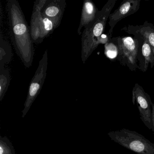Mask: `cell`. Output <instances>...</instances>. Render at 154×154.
<instances>
[{
	"instance_id": "15",
	"label": "cell",
	"mask_w": 154,
	"mask_h": 154,
	"mask_svg": "<svg viewBox=\"0 0 154 154\" xmlns=\"http://www.w3.org/2000/svg\"><path fill=\"white\" fill-rule=\"evenodd\" d=\"M11 82L9 70L6 67L0 69V101L4 98Z\"/></svg>"
},
{
	"instance_id": "4",
	"label": "cell",
	"mask_w": 154,
	"mask_h": 154,
	"mask_svg": "<svg viewBox=\"0 0 154 154\" xmlns=\"http://www.w3.org/2000/svg\"><path fill=\"white\" fill-rule=\"evenodd\" d=\"M48 64V50H46L39 61L38 67L30 82L27 96L24 103V108L22 112L23 118L26 115L33 103L41 91L46 77Z\"/></svg>"
},
{
	"instance_id": "6",
	"label": "cell",
	"mask_w": 154,
	"mask_h": 154,
	"mask_svg": "<svg viewBox=\"0 0 154 154\" xmlns=\"http://www.w3.org/2000/svg\"><path fill=\"white\" fill-rule=\"evenodd\" d=\"M117 42L119 61L124 63L131 70L136 69L138 51L137 42L130 37L119 38Z\"/></svg>"
},
{
	"instance_id": "11",
	"label": "cell",
	"mask_w": 154,
	"mask_h": 154,
	"mask_svg": "<svg viewBox=\"0 0 154 154\" xmlns=\"http://www.w3.org/2000/svg\"><path fill=\"white\" fill-rule=\"evenodd\" d=\"M130 33L139 35L146 39L148 42L154 54V26L151 24L146 22L145 24L139 26L135 27L131 26L129 29Z\"/></svg>"
},
{
	"instance_id": "1",
	"label": "cell",
	"mask_w": 154,
	"mask_h": 154,
	"mask_svg": "<svg viewBox=\"0 0 154 154\" xmlns=\"http://www.w3.org/2000/svg\"><path fill=\"white\" fill-rule=\"evenodd\" d=\"M7 5L12 45L24 65L29 68L32 66L35 55L30 27L17 1L9 0Z\"/></svg>"
},
{
	"instance_id": "8",
	"label": "cell",
	"mask_w": 154,
	"mask_h": 154,
	"mask_svg": "<svg viewBox=\"0 0 154 154\" xmlns=\"http://www.w3.org/2000/svg\"><path fill=\"white\" fill-rule=\"evenodd\" d=\"M47 2L48 0H36L34 3L29 27L31 38L35 44L42 43L41 40V12Z\"/></svg>"
},
{
	"instance_id": "19",
	"label": "cell",
	"mask_w": 154,
	"mask_h": 154,
	"mask_svg": "<svg viewBox=\"0 0 154 154\" xmlns=\"http://www.w3.org/2000/svg\"><path fill=\"white\" fill-rule=\"evenodd\" d=\"M153 104H154V103H153Z\"/></svg>"
},
{
	"instance_id": "3",
	"label": "cell",
	"mask_w": 154,
	"mask_h": 154,
	"mask_svg": "<svg viewBox=\"0 0 154 154\" xmlns=\"http://www.w3.org/2000/svg\"><path fill=\"white\" fill-rule=\"evenodd\" d=\"M112 140L137 154H154V144L137 131L126 128L108 133Z\"/></svg>"
},
{
	"instance_id": "10",
	"label": "cell",
	"mask_w": 154,
	"mask_h": 154,
	"mask_svg": "<svg viewBox=\"0 0 154 154\" xmlns=\"http://www.w3.org/2000/svg\"><path fill=\"white\" fill-rule=\"evenodd\" d=\"M97 7L91 0H85L83 4L80 24L77 29L78 35H82L83 28H85L94 21L99 13Z\"/></svg>"
},
{
	"instance_id": "17",
	"label": "cell",
	"mask_w": 154,
	"mask_h": 154,
	"mask_svg": "<svg viewBox=\"0 0 154 154\" xmlns=\"http://www.w3.org/2000/svg\"><path fill=\"white\" fill-rule=\"evenodd\" d=\"M104 54L108 58L112 59L116 58L119 54V48L117 44L112 42H109L104 45Z\"/></svg>"
},
{
	"instance_id": "18",
	"label": "cell",
	"mask_w": 154,
	"mask_h": 154,
	"mask_svg": "<svg viewBox=\"0 0 154 154\" xmlns=\"http://www.w3.org/2000/svg\"><path fill=\"white\" fill-rule=\"evenodd\" d=\"M152 129L153 134L154 136V105L153 103L152 104Z\"/></svg>"
},
{
	"instance_id": "7",
	"label": "cell",
	"mask_w": 154,
	"mask_h": 154,
	"mask_svg": "<svg viewBox=\"0 0 154 154\" xmlns=\"http://www.w3.org/2000/svg\"><path fill=\"white\" fill-rule=\"evenodd\" d=\"M139 1L128 0L123 2L120 7L109 16V25L110 26L109 34L111 38L113 29L116 24L122 19L137 12L140 8Z\"/></svg>"
},
{
	"instance_id": "13",
	"label": "cell",
	"mask_w": 154,
	"mask_h": 154,
	"mask_svg": "<svg viewBox=\"0 0 154 154\" xmlns=\"http://www.w3.org/2000/svg\"><path fill=\"white\" fill-rule=\"evenodd\" d=\"M61 21L51 19L42 16L41 14V42L46 38L53 33L54 30L59 26Z\"/></svg>"
},
{
	"instance_id": "12",
	"label": "cell",
	"mask_w": 154,
	"mask_h": 154,
	"mask_svg": "<svg viewBox=\"0 0 154 154\" xmlns=\"http://www.w3.org/2000/svg\"><path fill=\"white\" fill-rule=\"evenodd\" d=\"M12 55L10 45L4 39L1 34L0 37V69L5 67L6 65L11 62Z\"/></svg>"
},
{
	"instance_id": "16",
	"label": "cell",
	"mask_w": 154,
	"mask_h": 154,
	"mask_svg": "<svg viewBox=\"0 0 154 154\" xmlns=\"http://www.w3.org/2000/svg\"><path fill=\"white\" fill-rule=\"evenodd\" d=\"M0 154H16L14 146L7 137L0 136Z\"/></svg>"
},
{
	"instance_id": "14",
	"label": "cell",
	"mask_w": 154,
	"mask_h": 154,
	"mask_svg": "<svg viewBox=\"0 0 154 154\" xmlns=\"http://www.w3.org/2000/svg\"><path fill=\"white\" fill-rule=\"evenodd\" d=\"M141 53L144 60V66L142 71L145 72L147 69L149 63L151 64V68L154 66V54L148 42L144 38H143V45L141 47Z\"/></svg>"
},
{
	"instance_id": "5",
	"label": "cell",
	"mask_w": 154,
	"mask_h": 154,
	"mask_svg": "<svg viewBox=\"0 0 154 154\" xmlns=\"http://www.w3.org/2000/svg\"><path fill=\"white\" fill-rule=\"evenodd\" d=\"M132 101L137 107L142 122L149 129L152 130V103L149 95L137 83L132 90Z\"/></svg>"
},
{
	"instance_id": "9",
	"label": "cell",
	"mask_w": 154,
	"mask_h": 154,
	"mask_svg": "<svg viewBox=\"0 0 154 154\" xmlns=\"http://www.w3.org/2000/svg\"><path fill=\"white\" fill-rule=\"evenodd\" d=\"M66 5V0H48L41 14L51 19L62 21Z\"/></svg>"
},
{
	"instance_id": "2",
	"label": "cell",
	"mask_w": 154,
	"mask_h": 154,
	"mask_svg": "<svg viewBox=\"0 0 154 154\" xmlns=\"http://www.w3.org/2000/svg\"><path fill=\"white\" fill-rule=\"evenodd\" d=\"M116 0H110L99 11L94 21L84 28L82 36L81 57L85 63L89 57L100 44H106L109 42L107 36L103 35L107 20L112 10L116 3Z\"/></svg>"
}]
</instances>
